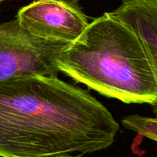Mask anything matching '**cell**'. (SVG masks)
Wrapping results in <instances>:
<instances>
[{
  "label": "cell",
  "instance_id": "obj_1",
  "mask_svg": "<svg viewBox=\"0 0 157 157\" xmlns=\"http://www.w3.org/2000/svg\"><path fill=\"white\" fill-rule=\"evenodd\" d=\"M119 130L98 100L58 77L0 81V157L91 154L110 147Z\"/></svg>",
  "mask_w": 157,
  "mask_h": 157
},
{
  "label": "cell",
  "instance_id": "obj_3",
  "mask_svg": "<svg viewBox=\"0 0 157 157\" xmlns=\"http://www.w3.org/2000/svg\"><path fill=\"white\" fill-rule=\"evenodd\" d=\"M69 43L34 36L15 18L0 24V81L39 75L57 78L56 60Z\"/></svg>",
  "mask_w": 157,
  "mask_h": 157
},
{
  "label": "cell",
  "instance_id": "obj_4",
  "mask_svg": "<svg viewBox=\"0 0 157 157\" xmlns=\"http://www.w3.org/2000/svg\"><path fill=\"white\" fill-rule=\"evenodd\" d=\"M15 18L34 36L63 43L75 41L90 23L78 0H34Z\"/></svg>",
  "mask_w": 157,
  "mask_h": 157
},
{
  "label": "cell",
  "instance_id": "obj_2",
  "mask_svg": "<svg viewBox=\"0 0 157 157\" xmlns=\"http://www.w3.org/2000/svg\"><path fill=\"white\" fill-rule=\"evenodd\" d=\"M56 65L107 98L125 104H157V64L136 33L109 12L66 44Z\"/></svg>",
  "mask_w": 157,
  "mask_h": 157
},
{
  "label": "cell",
  "instance_id": "obj_5",
  "mask_svg": "<svg viewBox=\"0 0 157 157\" xmlns=\"http://www.w3.org/2000/svg\"><path fill=\"white\" fill-rule=\"evenodd\" d=\"M108 12L136 33L157 64V0H122ZM152 110L157 119V104Z\"/></svg>",
  "mask_w": 157,
  "mask_h": 157
},
{
  "label": "cell",
  "instance_id": "obj_6",
  "mask_svg": "<svg viewBox=\"0 0 157 157\" xmlns=\"http://www.w3.org/2000/svg\"><path fill=\"white\" fill-rule=\"evenodd\" d=\"M122 124L127 130L157 142V119L139 114L128 115L122 119Z\"/></svg>",
  "mask_w": 157,
  "mask_h": 157
},
{
  "label": "cell",
  "instance_id": "obj_7",
  "mask_svg": "<svg viewBox=\"0 0 157 157\" xmlns=\"http://www.w3.org/2000/svg\"><path fill=\"white\" fill-rule=\"evenodd\" d=\"M82 156H83V155H81V154L75 155V156L72 154H70V155H66V156H62L61 157H82Z\"/></svg>",
  "mask_w": 157,
  "mask_h": 157
},
{
  "label": "cell",
  "instance_id": "obj_8",
  "mask_svg": "<svg viewBox=\"0 0 157 157\" xmlns=\"http://www.w3.org/2000/svg\"><path fill=\"white\" fill-rule=\"evenodd\" d=\"M6 1V0H0V4H1V3H2L3 2H5Z\"/></svg>",
  "mask_w": 157,
  "mask_h": 157
}]
</instances>
